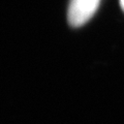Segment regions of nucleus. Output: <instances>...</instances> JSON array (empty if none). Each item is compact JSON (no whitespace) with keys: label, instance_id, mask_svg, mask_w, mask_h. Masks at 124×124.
<instances>
[{"label":"nucleus","instance_id":"1","mask_svg":"<svg viewBox=\"0 0 124 124\" xmlns=\"http://www.w3.org/2000/svg\"><path fill=\"white\" fill-rule=\"evenodd\" d=\"M100 0H70L67 19L72 27H80L87 23L94 15Z\"/></svg>","mask_w":124,"mask_h":124},{"label":"nucleus","instance_id":"2","mask_svg":"<svg viewBox=\"0 0 124 124\" xmlns=\"http://www.w3.org/2000/svg\"><path fill=\"white\" fill-rule=\"evenodd\" d=\"M120 4H121V7H122V9L124 11V0H120Z\"/></svg>","mask_w":124,"mask_h":124}]
</instances>
